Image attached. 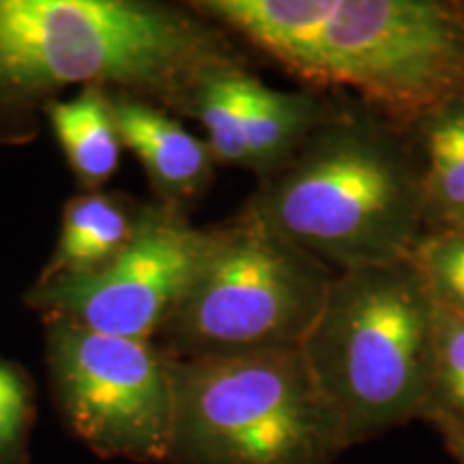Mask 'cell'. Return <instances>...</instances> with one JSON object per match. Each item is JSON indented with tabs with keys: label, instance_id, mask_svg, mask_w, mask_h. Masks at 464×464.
I'll return each instance as SVG.
<instances>
[{
	"label": "cell",
	"instance_id": "4",
	"mask_svg": "<svg viewBox=\"0 0 464 464\" xmlns=\"http://www.w3.org/2000/svg\"><path fill=\"white\" fill-rule=\"evenodd\" d=\"M177 464H334L348 450L301 348L172 359Z\"/></svg>",
	"mask_w": 464,
	"mask_h": 464
},
{
	"label": "cell",
	"instance_id": "15",
	"mask_svg": "<svg viewBox=\"0 0 464 464\" xmlns=\"http://www.w3.org/2000/svg\"><path fill=\"white\" fill-rule=\"evenodd\" d=\"M423 421H451L464 426V316L439 301L434 312L430 406Z\"/></svg>",
	"mask_w": 464,
	"mask_h": 464
},
{
	"label": "cell",
	"instance_id": "6",
	"mask_svg": "<svg viewBox=\"0 0 464 464\" xmlns=\"http://www.w3.org/2000/svg\"><path fill=\"white\" fill-rule=\"evenodd\" d=\"M316 91L340 89L398 125L464 92V3L329 0L295 69Z\"/></svg>",
	"mask_w": 464,
	"mask_h": 464
},
{
	"label": "cell",
	"instance_id": "12",
	"mask_svg": "<svg viewBox=\"0 0 464 464\" xmlns=\"http://www.w3.org/2000/svg\"><path fill=\"white\" fill-rule=\"evenodd\" d=\"M140 222L142 218L133 224L123 205L110 196L91 194L72 200L63 218L56 252L39 284L102 269L123 252Z\"/></svg>",
	"mask_w": 464,
	"mask_h": 464
},
{
	"label": "cell",
	"instance_id": "17",
	"mask_svg": "<svg viewBox=\"0 0 464 464\" xmlns=\"http://www.w3.org/2000/svg\"><path fill=\"white\" fill-rule=\"evenodd\" d=\"M31 415L28 387L20 372L0 362V464H14Z\"/></svg>",
	"mask_w": 464,
	"mask_h": 464
},
{
	"label": "cell",
	"instance_id": "18",
	"mask_svg": "<svg viewBox=\"0 0 464 464\" xmlns=\"http://www.w3.org/2000/svg\"><path fill=\"white\" fill-rule=\"evenodd\" d=\"M432 426L443 437L445 448L450 450L456 464H464V426H458V423L451 421H434Z\"/></svg>",
	"mask_w": 464,
	"mask_h": 464
},
{
	"label": "cell",
	"instance_id": "10",
	"mask_svg": "<svg viewBox=\"0 0 464 464\" xmlns=\"http://www.w3.org/2000/svg\"><path fill=\"white\" fill-rule=\"evenodd\" d=\"M247 168L269 177L338 110L327 92L276 91L246 73L241 86Z\"/></svg>",
	"mask_w": 464,
	"mask_h": 464
},
{
	"label": "cell",
	"instance_id": "16",
	"mask_svg": "<svg viewBox=\"0 0 464 464\" xmlns=\"http://www.w3.org/2000/svg\"><path fill=\"white\" fill-rule=\"evenodd\" d=\"M440 305L464 316V228L428 230L411 254Z\"/></svg>",
	"mask_w": 464,
	"mask_h": 464
},
{
	"label": "cell",
	"instance_id": "8",
	"mask_svg": "<svg viewBox=\"0 0 464 464\" xmlns=\"http://www.w3.org/2000/svg\"><path fill=\"white\" fill-rule=\"evenodd\" d=\"M208 239L211 230L191 228L172 208L155 211L102 269L39 284L31 299L58 321L150 342L181 301Z\"/></svg>",
	"mask_w": 464,
	"mask_h": 464
},
{
	"label": "cell",
	"instance_id": "9",
	"mask_svg": "<svg viewBox=\"0 0 464 464\" xmlns=\"http://www.w3.org/2000/svg\"><path fill=\"white\" fill-rule=\"evenodd\" d=\"M112 114L123 147L138 155L166 200H189L207 188L218 164L207 140L140 100H112Z\"/></svg>",
	"mask_w": 464,
	"mask_h": 464
},
{
	"label": "cell",
	"instance_id": "11",
	"mask_svg": "<svg viewBox=\"0 0 464 464\" xmlns=\"http://www.w3.org/2000/svg\"><path fill=\"white\" fill-rule=\"evenodd\" d=\"M421 168L428 230L464 228V92L406 125Z\"/></svg>",
	"mask_w": 464,
	"mask_h": 464
},
{
	"label": "cell",
	"instance_id": "14",
	"mask_svg": "<svg viewBox=\"0 0 464 464\" xmlns=\"http://www.w3.org/2000/svg\"><path fill=\"white\" fill-rule=\"evenodd\" d=\"M247 72L237 61L213 67L191 92L185 112L196 116L207 131V144L218 164L247 168L243 131L241 86Z\"/></svg>",
	"mask_w": 464,
	"mask_h": 464
},
{
	"label": "cell",
	"instance_id": "2",
	"mask_svg": "<svg viewBox=\"0 0 464 464\" xmlns=\"http://www.w3.org/2000/svg\"><path fill=\"white\" fill-rule=\"evenodd\" d=\"M188 11L123 0H0V95L116 84L188 106L207 72L232 63Z\"/></svg>",
	"mask_w": 464,
	"mask_h": 464
},
{
	"label": "cell",
	"instance_id": "3",
	"mask_svg": "<svg viewBox=\"0 0 464 464\" xmlns=\"http://www.w3.org/2000/svg\"><path fill=\"white\" fill-rule=\"evenodd\" d=\"M434 301L411 258L338 271L301 342L348 450L426 420Z\"/></svg>",
	"mask_w": 464,
	"mask_h": 464
},
{
	"label": "cell",
	"instance_id": "1",
	"mask_svg": "<svg viewBox=\"0 0 464 464\" xmlns=\"http://www.w3.org/2000/svg\"><path fill=\"white\" fill-rule=\"evenodd\" d=\"M247 211L335 274L411 258L428 232L409 131L359 102L338 103L297 153L265 177Z\"/></svg>",
	"mask_w": 464,
	"mask_h": 464
},
{
	"label": "cell",
	"instance_id": "7",
	"mask_svg": "<svg viewBox=\"0 0 464 464\" xmlns=\"http://www.w3.org/2000/svg\"><path fill=\"white\" fill-rule=\"evenodd\" d=\"M50 365L63 413L92 451L138 462L170 460V357L150 342L91 332L56 318L50 329Z\"/></svg>",
	"mask_w": 464,
	"mask_h": 464
},
{
	"label": "cell",
	"instance_id": "5",
	"mask_svg": "<svg viewBox=\"0 0 464 464\" xmlns=\"http://www.w3.org/2000/svg\"><path fill=\"white\" fill-rule=\"evenodd\" d=\"M335 271L246 211L211 230L198 269L160 334L172 359L299 348Z\"/></svg>",
	"mask_w": 464,
	"mask_h": 464
},
{
	"label": "cell",
	"instance_id": "13",
	"mask_svg": "<svg viewBox=\"0 0 464 464\" xmlns=\"http://www.w3.org/2000/svg\"><path fill=\"white\" fill-rule=\"evenodd\" d=\"M54 133L73 172L86 188L106 183L121 161L112 100L100 86H86L78 97L48 106Z\"/></svg>",
	"mask_w": 464,
	"mask_h": 464
}]
</instances>
